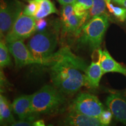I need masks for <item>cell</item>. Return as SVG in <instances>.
Wrapping results in <instances>:
<instances>
[{
	"label": "cell",
	"mask_w": 126,
	"mask_h": 126,
	"mask_svg": "<svg viewBox=\"0 0 126 126\" xmlns=\"http://www.w3.org/2000/svg\"><path fill=\"white\" fill-rule=\"evenodd\" d=\"M12 104L3 94L0 95V123L1 126H7L16 122L13 115Z\"/></svg>",
	"instance_id": "cell-15"
},
{
	"label": "cell",
	"mask_w": 126,
	"mask_h": 126,
	"mask_svg": "<svg viewBox=\"0 0 126 126\" xmlns=\"http://www.w3.org/2000/svg\"><path fill=\"white\" fill-rule=\"evenodd\" d=\"M106 105L115 119L126 126V96L120 93L110 94L107 97Z\"/></svg>",
	"instance_id": "cell-12"
},
{
	"label": "cell",
	"mask_w": 126,
	"mask_h": 126,
	"mask_svg": "<svg viewBox=\"0 0 126 126\" xmlns=\"http://www.w3.org/2000/svg\"><path fill=\"white\" fill-rule=\"evenodd\" d=\"M12 107L19 120L34 122L38 117L32 106V94H23L16 97L12 102Z\"/></svg>",
	"instance_id": "cell-9"
},
{
	"label": "cell",
	"mask_w": 126,
	"mask_h": 126,
	"mask_svg": "<svg viewBox=\"0 0 126 126\" xmlns=\"http://www.w3.org/2000/svg\"><path fill=\"white\" fill-rule=\"evenodd\" d=\"M66 98L54 86L46 85L32 94V106L37 115L59 112L65 106Z\"/></svg>",
	"instance_id": "cell-2"
},
{
	"label": "cell",
	"mask_w": 126,
	"mask_h": 126,
	"mask_svg": "<svg viewBox=\"0 0 126 126\" xmlns=\"http://www.w3.org/2000/svg\"><path fill=\"white\" fill-rule=\"evenodd\" d=\"M64 124L67 126H109L100 122L98 118L90 117L69 111L64 120Z\"/></svg>",
	"instance_id": "cell-13"
},
{
	"label": "cell",
	"mask_w": 126,
	"mask_h": 126,
	"mask_svg": "<svg viewBox=\"0 0 126 126\" xmlns=\"http://www.w3.org/2000/svg\"><path fill=\"white\" fill-rule=\"evenodd\" d=\"M120 4L122 5L123 6H124V7L126 8V0H123V1H122Z\"/></svg>",
	"instance_id": "cell-29"
},
{
	"label": "cell",
	"mask_w": 126,
	"mask_h": 126,
	"mask_svg": "<svg viewBox=\"0 0 126 126\" xmlns=\"http://www.w3.org/2000/svg\"><path fill=\"white\" fill-rule=\"evenodd\" d=\"M105 108L95 95L82 92L78 94L69 106V111L98 118Z\"/></svg>",
	"instance_id": "cell-5"
},
{
	"label": "cell",
	"mask_w": 126,
	"mask_h": 126,
	"mask_svg": "<svg viewBox=\"0 0 126 126\" xmlns=\"http://www.w3.org/2000/svg\"><path fill=\"white\" fill-rule=\"evenodd\" d=\"M36 31V20L33 16L20 14L11 30L5 38L7 44L18 40H24Z\"/></svg>",
	"instance_id": "cell-7"
},
{
	"label": "cell",
	"mask_w": 126,
	"mask_h": 126,
	"mask_svg": "<svg viewBox=\"0 0 126 126\" xmlns=\"http://www.w3.org/2000/svg\"><path fill=\"white\" fill-rule=\"evenodd\" d=\"M73 7L75 14L79 17L84 16L85 15L88 14V12H89V10H88L83 6L81 5L77 2H75L73 5Z\"/></svg>",
	"instance_id": "cell-22"
},
{
	"label": "cell",
	"mask_w": 126,
	"mask_h": 126,
	"mask_svg": "<svg viewBox=\"0 0 126 126\" xmlns=\"http://www.w3.org/2000/svg\"><path fill=\"white\" fill-rule=\"evenodd\" d=\"M113 116V113L108 109L107 110L104 109L103 111H102L101 114L99 116L98 119L102 124H105V125H109L111 121V119H112Z\"/></svg>",
	"instance_id": "cell-21"
},
{
	"label": "cell",
	"mask_w": 126,
	"mask_h": 126,
	"mask_svg": "<svg viewBox=\"0 0 126 126\" xmlns=\"http://www.w3.org/2000/svg\"><path fill=\"white\" fill-rule=\"evenodd\" d=\"M106 5L110 12L122 22H124L126 19V8L118 7H114L110 1H106Z\"/></svg>",
	"instance_id": "cell-19"
},
{
	"label": "cell",
	"mask_w": 126,
	"mask_h": 126,
	"mask_svg": "<svg viewBox=\"0 0 126 126\" xmlns=\"http://www.w3.org/2000/svg\"><path fill=\"white\" fill-rule=\"evenodd\" d=\"M62 5H74L76 2L77 0H57Z\"/></svg>",
	"instance_id": "cell-26"
},
{
	"label": "cell",
	"mask_w": 126,
	"mask_h": 126,
	"mask_svg": "<svg viewBox=\"0 0 126 126\" xmlns=\"http://www.w3.org/2000/svg\"><path fill=\"white\" fill-rule=\"evenodd\" d=\"M34 126H46L43 120H39L34 122Z\"/></svg>",
	"instance_id": "cell-27"
},
{
	"label": "cell",
	"mask_w": 126,
	"mask_h": 126,
	"mask_svg": "<svg viewBox=\"0 0 126 126\" xmlns=\"http://www.w3.org/2000/svg\"><path fill=\"white\" fill-rule=\"evenodd\" d=\"M88 15L79 17L75 14L73 5H63L61 10V23L63 32L79 35L87 23Z\"/></svg>",
	"instance_id": "cell-8"
},
{
	"label": "cell",
	"mask_w": 126,
	"mask_h": 126,
	"mask_svg": "<svg viewBox=\"0 0 126 126\" xmlns=\"http://www.w3.org/2000/svg\"><path fill=\"white\" fill-rule=\"evenodd\" d=\"M58 43L57 35L51 30L45 29L35 33L28 41L27 46L37 64L47 65Z\"/></svg>",
	"instance_id": "cell-3"
},
{
	"label": "cell",
	"mask_w": 126,
	"mask_h": 126,
	"mask_svg": "<svg viewBox=\"0 0 126 126\" xmlns=\"http://www.w3.org/2000/svg\"><path fill=\"white\" fill-rule=\"evenodd\" d=\"M22 12V5L17 0H1L0 8V33L1 39H5L16 20Z\"/></svg>",
	"instance_id": "cell-6"
},
{
	"label": "cell",
	"mask_w": 126,
	"mask_h": 126,
	"mask_svg": "<svg viewBox=\"0 0 126 126\" xmlns=\"http://www.w3.org/2000/svg\"><path fill=\"white\" fill-rule=\"evenodd\" d=\"M39 9L34 18L36 20L45 17L51 14H57L58 11L50 0H38Z\"/></svg>",
	"instance_id": "cell-16"
},
{
	"label": "cell",
	"mask_w": 126,
	"mask_h": 126,
	"mask_svg": "<svg viewBox=\"0 0 126 126\" xmlns=\"http://www.w3.org/2000/svg\"><path fill=\"white\" fill-rule=\"evenodd\" d=\"M48 126H53V125H48Z\"/></svg>",
	"instance_id": "cell-30"
},
{
	"label": "cell",
	"mask_w": 126,
	"mask_h": 126,
	"mask_svg": "<svg viewBox=\"0 0 126 126\" xmlns=\"http://www.w3.org/2000/svg\"><path fill=\"white\" fill-rule=\"evenodd\" d=\"M76 2L83 6L88 10H89L92 7L93 0H77Z\"/></svg>",
	"instance_id": "cell-24"
},
{
	"label": "cell",
	"mask_w": 126,
	"mask_h": 126,
	"mask_svg": "<svg viewBox=\"0 0 126 126\" xmlns=\"http://www.w3.org/2000/svg\"><path fill=\"white\" fill-rule=\"evenodd\" d=\"M34 122H28V121L19 120L14 123L13 124L7 126H34Z\"/></svg>",
	"instance_id": "cell-25"
},
{
	"label": "cell",
	"mask_w": 126,
	"mask_h": 126,
	"mask_svg": "<svg viewBox=\"0 0 126 126\" xmlns=\"http://www.w3.org/2000/svg\"><path fill=\"white\" fill-rule=\"evenodd\" d=\"M47 66L53 85L63 94H74L82 86H87L88 65L68 47L54 53Z\"/></svg>",
	"instance_id": "cell-1"
},
{
	"label": "cell",
	"mask_w": 126,
	"mask_h": 126,
	"mask_svg": "<svg viewBox=\"0 0 126 126\" xmlns=\"http://www.w3.org/2000/svg\"><path fill=\"white\" fill-rule=\"evenodd\" d=\"M113 1V2L117 3V4H120V2H122V1H123V0H106V1Z\"/></svg>",
	"instance_id": "cell-28"
},
{
	"label": "cell",
	"mask_w": 126,
	"mask_h": 126,
	"mask_svg": "<svg viewBox=\"0 0 126 126\" xmlns=\"http://www.w3.org/2000/svg\"><path fill=\"white\" fill-rule=\"evenodd\" d=\"M47 26V22L45 19H40L36 20V31L42 32L46 29Z\"/></svg>",
	"instance_id": "cell-23"
},
{
	"label": "cell",
	"mask_w": 126,
	"mask_h": 126,
	"mask_svg": "<svg viewBox=\"0 0 126 126\" xmlns=\"http://www.w3.org/2000/svg\"><path fill=\"white\" fill-rule=\"evenodd\" d=\"M28 4L23 9L25 15L34 16L39 9L38 0H28Z\"/></svg>",
	"instance_id": "cell-20"
},
{
	"label": "cell",
	"mask_w": 126,
	"mask_h": 126,
	"mask_svg": "<svg viewBox=\"0 0 126 126\" xmlns=\"http://www.w3.org/2000/svg\"><path fill=\"white\" fill-rule=\"evenodd\" d=\"M108 26L109 18L106 14L92 18L82 29L79 43L88 46L93 51L99 49Z\"/></svg>",
	"instance_id": "cell-4"
},
{
	"label": "cell",
	"mask_w": 126,
	"mask_h": 126,
	"mask_svg": "<svg viewBox=\"0 0 126 126\" xmlns=\"http://www.w3.org/2000/svg\"><path fill=\"white\" fill-rule=\"evenodd\" d=\"M7 44L4 39H1L0 42V66L1 68L12 65V61Z\"/></svg>",
	"instance_id": "cell-18"
},
{
	"label": "cell",
	"mask_w": 126,
	"mask_h": 126,
	"mask_svg": "<svg viewBox=\"0 0 126 126\" xmlns=\"http://www.w3.org/2000/svg\"><path fill=\"white\" fill-rule=\"evenodd\" d=\"M100 64L104 74L108 72H118L126 76V67L113 59L106 49L102 52Z\"/></svg>",
	"instance_id": "cell-14"
},
{
	"label": "cell",
	"mask_w": 126,
	"mask_h": 126,
	"mask_svg": "<svg viewBox=\"0 0 126 126\" xmlns=\"http://www.w3.org/2000/svg\"><path fill=\"white\" fill-rule=\"evenodd\" d=\"M9 51L13 56L16 66L18 68L37 64L33 56L23 40H18L7 44Z\"/></svg>",
	"instance_id": "cell-10"
},
{
	"label": "cell",
	"mask_w": 126,
	"mask_h": 126,
	"mask_svg": "<svg viewBox=\"0 0 126 126\" xmlns=\"http://www.w3.org/2000/svg\"><path fill=\"white\" fill-rule=\"evenodd\" d=\"M106 7V0H93L92 7L88 12L87 22L94 17L105 14Z\"/></svg>",
	"instance_id": "cell-17"
},
{
	"label": "cell",
	"mask_w": 126,
	"mask_h": 126,
	"mask_svg": "<svg viewBox=\"0 0 126 126\" xmlns=\"http://www.w3.org/2000/svg\"><path fill=\"white\" fill-rule=\"evenodd\" d=\"M102 52V50L100 48L93 51L92 62L86 70L87 86L89 88H96L98 87L102 75L104 74L100 64Z\"/></svg>",
	"instance_id": "cell-11"
}]
</instances>
